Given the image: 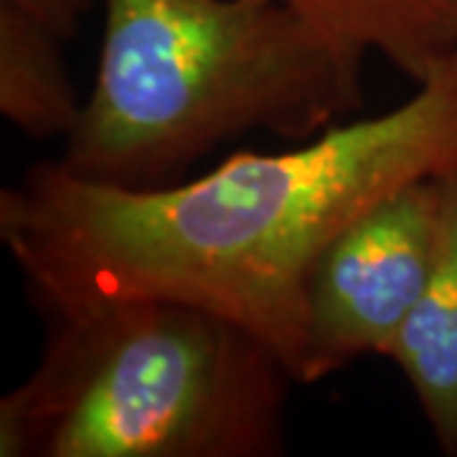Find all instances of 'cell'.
Returning a JSON list of instances; mask_svg holds the SVG:
<instances>
[{"instance_id": "cell-1", "label": "cell", "mask_w": 457, "mask_h": 457, "mask_svg": "<svg viewBox=\"0 0 457 457\" xmlns=\"http://www.w3.org/2000/svg\"><path fill=\"white\" fill-rule=\"evenodd\" d=\"M457 170V54L389 112L188 183L120 188L56 163L0 194V237L51 315L165 297L267 343L300 384L305 297L326 246L378 198Z\"/></svg>"}, {"instance_id": "cell-2", "label": "cell", "mask_w": 457, "mask_h": 457, "mask_svg": "<svg viewBox=\"0 0 457 457\" xmlns=\"http://www.w3.org/2000/svg\"><path fill=\"white\" fill-rule=\"evenodd\" d=\"M361 66L275 0H104L95 87L59 165L150 188L246 132L311 140L359 112Z\"/></svg>"}, {"instance_id": "cell-3", "label": "cell", "mask_w": 457, "mask_h": 457, "mask_svg": "<svg viewBox=\"0 0 457 457\" xmlns=\"http://www.w3.org/2000/svg\"><path fill=\"white\" fill-rule=\"evenodd\" d=\"M0 402V457H278L295 376L246 328L165 297L56 312Z\"/></svg>"}, {"instance_id": "cell-4", "label": "cell", "mask_w": 457, "mask_h": 457, "mask_svg": "<svg viewBox=\"0 0 457 457\" xmlns=\"http://www.w3.org/2000/svg\"><path fill=\"white\" fill-rule=\"evenodd\" d=\"M440 204V179L411 180L326 246L308 282L300 384L392 353L429 279Z\"/></svg>"}, {"instance_id": "cell-5", "label": "cell", "mask_w": 457, "mask_h": 457, "mask_svg": "<svg viewBox=\"0 0 457 457\" xmlns=\"http://www.w3.org/2000/svg\"><path fill=\"white\" fill-rule=\"evenodd\" d=\"M440 188L429 279L389 359L407 376L437 447L457 457V170L442 176Z\"/></svg>"}, {"instance_id": "cell-6", "label": "cell", "mask_w": 457, "mask_h": 457, "mask_svg": "<svg viewBox=\"0 0 457 457\" xmlns=\"http://www.w3.org/2000/svg\"><path fill=\"white\" fill-rule=\"evenodd\" d=\"M323 44L363 64L384 56L420 84L457 54V0H275Z\"/></svg>"}, {"instance_id": "cell-7", "label": "cell", "mask_w": 457, "mask_h": 457, "mask_svg": "<svg viewBox=\"0 0 457 457\" xmlns=\"http://www.w3.org/2000/svg\"><path fill=\"white\" fill-rule=\"evenodd\" d=\"M62 38L8 3H0V112L26 137H69L82 117Z\"/></svg>"}, {"instance_id": "cell-8", "label": "cell", "mask_w": 457, "mask_h": 457, "mask_svg": "<svg viewBox=\"0 0 457 457\" xmlns=\"http://www.w3.org/2000/svg\"><path fill=\"white\" fill-rule=\"evenodd\" d=\"M0 3H8L23 11L26 16L36 18L62 41H69L79 31V23L89 8V0H0Z\"/></svg>"}]
</instances>
